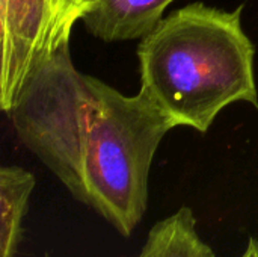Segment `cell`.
<instances>
[{
	"label": "cell",
	"instance_id": "obj_6",
	"mask_svg": "<svg viewBox=\"0 0 258 257\" xmlns=\"http://www.w3.org/2000/svg\"><path fill=\"white\" fill-rule=\"evenodd\" d=\"M35 186L30 171L17 165L0 168V257H15Z\"/></svg>",
	"mask_w": 258,
	"mask_h": 257
},
{
	"label": "cell",
	"instance_id": "obj_4",
	"mask_svg": "<svg viewBox=\"0 0 258 257\" xmlns=\"http://www.w3.org/2000/svg\"><path fill=\"white\" fill-rule=\"evenodd\" d=\"M174 0H89L82 23L104 42L144 38Z\"/></svg>",
	"mask_w": 258,
	"mask_h": 257
},
{
	"label": "cell",
	"instance_id": "obj_5",
	"mask_svg": "<svg viewBox=\"0 0 258 257\" xmlns=\"http://www.w3.org/2000/svg\"><path fill=\"white\" fill-rule=\"evenodd\" d=\"M136 257H216L213 248L201 238L190 208L183 206L157 221Z\"/></svg>",
	"mask_w": 258,
	"mask_h": 257
},
{
	"label": "cell",
	"instance_id": "obj_3",
	"mask_svg": "<svg viewBox=\"0 0 258 257\" xmlns=\"http://www.w3.org/2000/svg\"><path fill=\"white\" fill-rule=\"evenodd\" d=\"M79 21L73 0H0V106L8 112L32 70L70 42Z\"/></svg>",
	"mask_w": 258,
	"mask_h": 257
},
{
	"label": "cell",
	"instance_id": "obj_8",
	"mask_svg": "<svg viewBox=\"0 0 258 257\" xmlns=\"http://www.w3.org/2000/svg\"><path fill=\"white\" fill-rule=\"evenodd\" d=\"M73 6H74V12H76L77 18L82 20L83 14L86 12V9L89 6V0H73Z\"/></svg>",
	"mask_w": 258,
	"mask_h": 257
},
{
	"label": "cell",
	"instance_id": "obj_1",
	"mask_svg": "<svg viewBox=\"0 0 258 257\" xmlns=\"http://www.w3.org/2000/svg\"><path fill=\"white\" fill-rule=\"evenodd\" d=\"M6 114L77 201L132 236L148 208L154 155L175 127L157 106L79 71L65 42L32 70Z\"/></svg>",
	"mask_w": 258,
	"mask_h": 257
},
{
	"label": "cell",
	"instance_id": "obj_2",
	"mask_svg": "<svg viewBox=\"0 0 258 257\" xmlns=\"http://www.w3.org/2000/svg\"><path fill=\"white\" fill-rule=\"evenodd\" d=\"M234 11L192 3L163 17L138 47L142 92L174 124L206 133L221 111L258 109L255 48Z\"/></svg>",
	"mask_w": 258,
	"mask_h": 257
},
{
	"label": "cell",
	"instance_id": "obj_7",
	"mask_svg": "<svg viewBox=\"0 0 258 257\" xmlns=\"http://www.w3.org/2000/svg\"><path fill=\"white\" fill-rule=\"evenodd\" d=\"M240 257H258V241L255 238H249L246 247Z\"/></svg>",
	"mask_w": 258,
	"mask_h": 257
}]
</instances>
